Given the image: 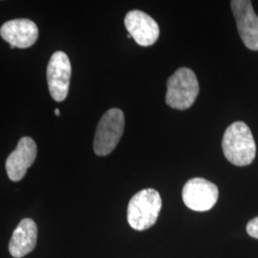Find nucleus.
<instances>
[{
    "mask_svg": "<svg viewBox=\"0 0 258 258\" xmlns=\"http://www.w3.org/2000/svg\"><path fill=\"white\" fill-rule=\"evenodd\" d=\"M124 25L129 35L140 46L153 45L160 36V29L156 21L145 12L139 10H133L126 14Z\"/></svg>",
    "mask_w": 258,
    "mask_h": 258,
    "instance_id": "6e6552de",
    "label": "nucleus"
},
{
    "mask_svg": "<svg viewBox=\"0 0 258 258\" xmlns=\"http://www.w3.org/2000/svg\"><path fill=\"white\" fill-rule=\"evenodd\" d=\"M166 104L174 109L185 110L194 104L199 94L197 77L189 68H179L166 83Z\"/></svg>",
    "mask_w": 258,
    "mask_h": 258,
    "instance_id": "7ed1b4c3",
    "label": "nucleus"
},
{
    "mask_svg": "<svg viewBox=\"0 0 258 258\" xmlns=\"http://www.w3.org/2000/svg\"><path fill=\"white\" fill-rule=\"evenodd\" d=\"M222 148L226 159L232 165H250L256 154V146L249 126L244 121H234L226 129Z\"/></svg>",
    "mask_w": 258,
    "mask_h": 258,
    "instance_id": "f257e3e1",
    "label": "nucleus"
},
{
    "mask_svg": "<svg viewBox=\"0 0 258 258\" xmlns=\"http://www.w3.org/2000/svg\"><path fill=\"white\" fill-rule=\"evenodd\" d=\"M247 232L249 236L258 239V217L251 219L247 225Z\"/></svg>",
    "mask_w": 258,
    "mask_h": 258,
    "instance_id": "f8f14e48",
    "label": "nucleus"
},
{
    "mask_svg": "<svg viewBox=\"0 0 258 258\" xmlns=\"http://www.w3.org/2000/svg\"><path fill=\"white\" fill-rule=\"evenodd\" d=\"M0 36L11 48L25 49L35 44L38 38L37 24L26 19H13L0 28Z\"/></svg>",
    "mask_w": 258,
    "mask_h": 258,
    "instance_id": "9d476101",
    "label": "nucleus"
},
{
    "mask_svg": "<svg viewBox=\"0 0 258 258\" xmlns=\"http://www.w3.org/2000/svg\"><path fill=\"white\" fill-rule=\"evenodd\" d=\"M37 152V145L33 139L23 137L19 140L18 147L6 161V170L11 181L22 180L28 168L34 164Z\"/></svg>",
    "mask_w": 258,
    "mask_h": 258,
    "instance_id": "1a4fd4ad",
    "label": "nucleus"
},
{
    "mask_svg": "<svg viewBox=\"0 0 258 258\" xmlns=\"http://www.w3.org/2000/svg\"><path fill=\"white\" fill-rule=\"evenodd\" d=\"M219 190L216 184L203 179L188 180L183 187L184 205L194 212H208L212 210L218 200Z\"/></svg>",
    "mask_w": 258,
    "mask_h": 258,
    "instance_id": "39448f33",
    "label": "nucleus"
},
{
    "mask_svg": "<svg viewBox=\"0 0 258 258\" xmlns=\"http://www.w3.org/2000/svg\"><path fill=\"white\" fill-rule=\"evenodd\" d=\"M55 114L56 116H59V115H60V112H59V110H58L57 108H55Z\"/></svg>",
    "mask_w": 258,
    "mask_h": 258,
    "instance_id": "ddd939ff",
    "label": "nucleus"
},
{
    "mask_svg": "<svg viewBox=\"0 0 258 258\" xmlns=\"http://www.w3.org/2000/svg\"><path fill=\"white\" fill-rule=\"evenodd\" d=\"M162 210V199L153 188H145L129 201L127 221L136 231H146L156 223Z\"/></svg>",
    "mask_w": 258,
    "mask_h": 258,
    "instance_id": "f03ea898",
    "label": "nucleus"
},
{
    "mask_svg": "<svg viewBox=\"0 0 258 258\" xmlns=\"http://www.w3.org/2000/svg\"><path fill=\"white\" fill-rule=\"evenodd\" d=\"M124 130V115L119 108L106 111L99 121L94 138V151L106 156L118 146Z\"/></svg>",
    "mask_w": 258,
    "mask_h": 258,
    "instance_id": "20e7f679",
    "label": "nucleus"
},
{
    "mask_svg": "<svg viewBox=\"0 0 258 258\" xmlns=\"http://www.w3.org/2000/svg\"><path fill=\"white\" fill-rule=\"evenodd\" d=\"M37 241V224L30 218L22 219L13 232L9 251L15 258L24 257L36 248Z\"/></svg>",
    "mask_w": 258,
    "mask_h": 258,
    "instance_id": "9b49d317",
    "label": "nucleus"
},
{
    "mask_svg": "<svg viewBox=\"0 0 258 258\" xmlns=\"http://www.w3.org/2000/svg\"><path fill=\"white\" fill-rule=\"evenodd\" d=\"M71 62L64 52L57 51L51 56L47 67L49 91L55 102H63L69 91Z\"/></svg>",
    "mask_w": 258,
    "mask_h": 258,
    "instance_id": "423d86ee",
    "label": "nucleus"
},
{
    "mask_svg": "<svg viewBox=\"0 0 258 258\" xmlns=\"http://www.w3.org/2000/svg\"><path fill=\"white\" fill-rule=\"evenodd\" d=\"M233 17L244 45L249 50L258 51V17L249 0H232Z\"/></svg>",
    "mask_w": 258,
    "mask_h": 258,
    "instance_id": "0eeeda50",
    "label": "nucleus"
}]
</instances>
